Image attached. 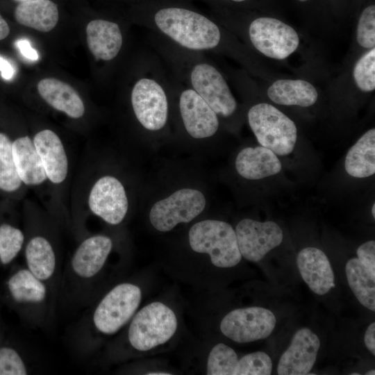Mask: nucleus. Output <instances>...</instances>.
I'll return each mask as SVG.
<instances>
[{
    "mask_svg": "<svg viewBox=\"0 0 375 375\" xmlns=\"http://www.w3.org/2000/svg\"><path fill=\"white\" fill-rule=\"evenodd\" d=\"M140 21L167 41L191 51H217L224 43L222 31L215 21L176 3L147 0Z\"/></svg>",
    "mask_w": 375,
    "mask_h": 375,
    "instance_id": "f257e3e1",
    "label": "nucleus"
},
{
    "mask_svg": "<svg viewBox=\"0 0 375 375\" xmlns=\"http://www.w3.org/2000/svg\"><path fill=\"white\" fill-rule=\"evenodd\" d=\"M159 49L175 76L194 90L218 115L228 117L238 103L219 69L202 53L191 51L162 40Z\"/></svg>",
    "mask_w": 375,
    "mask_h": 375,
    "instance_id": "f03ea898",
    "label": "nucleus"
},
{
    "mask_svg": "<svg viewBox=\"0 0 375 375\" xmlns=\"http://www.w3.org/2000/svg\"><path fill=\"white\" fill-rule=\"evenodd\" d=\"M189 242L194 251L208 254L218 267H234L242 258L235 231L223 221L207 219L196 223L189 231Z\"/></svg>",
    "mask_w": 375,
    "mask_h": 375,
    "instance_id": "7ed1b4c3",
    "label": "nucleus"
},
{
    "mask_svg": "<svg viewBox=\"0 0 375 375\" xmlns=\"http://www.w3.org/2000/svg\"><path fill=\"white\" fill-rule=\"evenodd\" d=\"M169 87L160 74L152 69H147V73L134 83L131 93L132 108L145 129L158 131L165 126L169 113Z\"/></svg>",
    "mask_w": 375,
    "mask_h": 375,
    "instance_id": "20e7f679",
    "label": "nucleus"
},
{
    "mask_svg": "<svg viewBox=\"0 0 375 375\" xmlns=\"http://www.w3.org/2000/svg\"><path fill=\"white\" fill-rule=\"evenodd\" d=\"M249 124L258 142L276 155L292 152L297 138L294 122L274 106L260 103L248 111Z\"/></svg>",
    "mask_w": 375,
    "mask_h": 375,
    "instance_id": "39448f33",
    "label": "nucleus"
},
{
    "mask_svg": "<svg viewBox=\"0 0 375 375\" xmlns=\"http://www.w3.org/2000/svg\"><path fill=\"white\" fill-rule=\"evenodd\" d=\"M177 329L174 311L159 301L143 307L133 317L128 328L131 345L141 351L151 350L169 340Z\"/></svg>",
    "mask_w": 375,
    "mask_h": 375,
    "instance_id": "423d86ee",
    "label": "nucleus"
},
{
    "mask_svg": "<svg viewBox=\"0 0 375 375\" xmlns=\"http://www.w3.org/2000/svg\"><path fill=\"white\" fill-rule=\"evenodd\" d=\"M142 298L140 288L132 283H121L113 288L95 309L93 322L104 334H113L133 317Z\"/></svg>",
    "mask_w": 375,
    "mask_h": 375,
    "instance_id": "0eeeda50",
    "label": "nucleus"
},
{
    "mask_svg": "<svg viewBox=\"0 0 375 375\" xmlns=\"http://www.w3.org/2000/svg\"><path fill=\"white\" fill-rule=\"evenodd\" d=\"M205 206L206 199L201 192L183 188L156 202L151 208L149 220L156 230L167 232L180 223L191 222Z\"/></svg>",
    "mask_w": 375,
    "mask_h": 375,
    "instance_id": "6e6552de",
    "label": "nucleus"
},
{
    "mask_svg": "<svg viewBox=\"0 0 375 375\" xmlns=\"http://www.w3.org/2000/svg\"><path fill=\"white\" fill-rule=\"evenodd\" d=\"M248 36L256 50L269 58L278 60L288 57L299 44L296 31L273 17L254 19L249 25Z\"/></svg>",
    "mask_w": 375,
    "mask_h": 375,
    "instance_id": "1a4fd4ad",
    "label": "nucleus"
},
{
    "mask_svg": "<svg viewBox=\"0 0 375 375\" xmlns=\"http://www.w3.org/2000/svg\"><path fill=\"white\" fill-rule=\"evenodd\" d=\"M276 322L274 313L262 307L238 308L229 312L220 323L222 333L238 343H248L269 337Z\"/></svg>",
    "mask_w": 375,
    "mask_h": 375,
    "instance_id": "9d476101",
    "label": "nucleus"
},
{
    "mask_svg": "<svg viewBox=\"0 0 375 375\" xmlns=\"http://www.w3.org/2000/svg\"><path fill=\"white\" fill-rule=\"evenodd\" d=\"M235 231L242 256L255 262L280 245L283 239L281 228L272 221L244 219L237 224Z\"/></svg>",
    "mask_w": 375,
    "mask_h": 375,
    "instance_id": "9b49d317",
    "label": "nucleus"
},
{
    "mask_svg": "<svg viewBox=\"0 0 375 375\" xmlns=\"http://www.w3.org/2000/svg\"><path fill=\"white\" fill-rule=\"evenodd\" d=\"M181 87L178 107L187 133L197 139L215 135L219 128L217 115L194 90L186 85Z\"/></svg>",
    "mask_w": 375,
    "mask_h": 375,
    "instance_id": "f8f14e48",
    "label": "nucleus"
},
{
    "mask_svg": "<svg viewBox=\"0 0 375 375\" xmlns=\"http://www.w3.org/2000/svg\"><path fill=\"white\" fill-rule=\"evenodd\" d=\"M88 203L94 214L112 225L119 224L128 210L124 188L118 179L110 176L101 177L95 183Z\"/></svg>",
    "mask_w": 375,
    "mask_h": 375,
    "instance_id": "ddd939ff",
    "label": "nucleus"
},
{
    "mask_svg": "<svg viewBox=\"0 0 375 375\" xmlns=\"http://www.w3.org/2000/svg\"><path fill=\"white\" fill-rule=\"evenodd\" d=\"M319 347V338L310 328L298 330L279 359L278 374H308L316 361Z\"/></svg>",
    "mask_w": 375,
    "mask_h": 375,
    "instance_id": "4468645a",
    "label": "nucleus"
},
{
    "mask_svg": "<svg viewBox=\"0 0 375 375\" xmlns=\"http://www.w3.org/2000/svg\"><path fill=\"white\" fill-rule=\"evenodd\" d=\"M297 264L300 274L315 294H326L334 287V274L326 254L319 249L306 247L299 253Z\"/></svg>",
    "mask_w": 375,
    "mask_h": 375,
    "instance_id": "2eb2a0df",
    "label": "nucleus"
},
{
    "mask_svg": "<svg viewBox=\"0 0 375 375\" xmlns=\"http://www.w3.org/2000/svg\"><path fill=\"white\" fill-rule=\"evenodd\" d=\"M88 48L97 60L110 61L119 53L123 35L118 24L98 19L90 22L86 27Z\"/></svg>",
    "mask_w": 375,
    "mask_h": 375,
    "instance_id": "dca6fc26",
    "label": "nucleus"
},
{
    "mask_svg": "<svg viewBox=\"0 0 375 375\" xmlns=\"http://www.w3.org/2000/svg\"><path fill=\"white\" fill-rule=\"evenodd\" d=\"M33 144L47 177L53 183H62L67 174L68 160L59 137L51 130H43L35 135Z\"/></svg>",
    "mask_w": 375,
    "mask_h": 375,
    "instance_id": "f3484780",
    "label": "nucleus"
},
{
    "mask_svg": "<svg viewBox=\"0 0 375 375\" xmlns=\"http://www.w3.org/2000/svg\"><path fill=\"white\" fill-rule=\"evenodd\" d=\"M112 247L111 239L105 235H94L85 240L73 256L74 272L83 278L94 276L103 267Z\"/></svg>",
    "mask_w": 375,
    "mask_h": 375,
    "instance_id": "a211bd4d",
    "label": "nucleus"
},
{
    "mask_svg": "<svg viewBox=\"0 0 375 375\" xmlns=\"http://www.w3.org/2000/svg\"><path fill=\"white\" fill-rule=\"evenodd\" d=\"M238 173L249 180H258L279 173L282 165L276 154L262 146L242 149L235 160Z\"/></svg>",
    "mask_w": 375,
    "mask_h": 375,
    "instance_id": "6ab92c4d",
    "label": "nucleus"
},
{
    "mask_svg": "<svg viewBox=\"0 0 375 375\" xmlns=\"http://www.w3.org/2000/svg\"><path fill=\"white\" fill-rule=\"evenodd\" d=\"M42 98L53 108L72 118L85 112L83 102L77 92L67 83L53 78L42 79L38 84Z\"/></svg>",
    "mask_w": 375,
    "mask_h": 375,
    "instance_id": "aec40b11",
    "label": "nucleus"
},
{
    "mask_svg": "<svg viewBox=\"0 0 375 375\" xmlns=\"http://www.w3.org/2000/svg\"><path fill=\"white\" fill-rule=\"evenodd\" d=\"M12 156L17 174L26 185H38L47 177L40 157L33 142L28 136L12 142Z\"/></svg>",
    "mask_w": 375,
    "mask_h": 375,
    "instance_id": "412c9836",
    "label": "nucleus"
},
{
    "mask_svg": "<svg viewBox=\"0 0 375 375\" xmlns=\"http://www.w3.org/2000/svg\"><path fill=\"white\" fill-rule=\"evenodd\" d=\"M267 96L275 103L308 107L316 103L315 88L304 80H277L267 90Z\"/></svg>",
    "mask_w": 375,
    "mask_h": 375,
    "instance_id": "4be33fe9",
    "label": "nucleus"
},
{
    "mask_svg": "<svg viewBox=\"0 0 375 375\" xmlns=\"http://www.w3.org/2000/svg\"><path fill=\"white\" fill-rule=\"evenodd\" d=\"M57 5L50 0L19 3L15 10L16 21L42 32L51 31L58 21Z\"/></svg>",
    "mask_w": 375,
    "mask_h": 375,
    "instance_id": "5701e85b",
    "label": "nucleus"
},
{
    "mask_svg": "<svg viewBox=\"0 0 375 375\" xmlns=\"http://www.w3.org/2000/svg\"><path fill=\"white\" fill-rule=\"evenodd\" d=\"M346 172L356 178L375 173V129L365 132L349 149L344 160Z\"/></svg>",
    "mask_w": 375,
    "mask_h": 375,
    "instance_id": "b1692460",
    "label": "nucleus"
},
{
    "mask_svg": "<svg viewBox=\"0 0 375 375\" xmlns=\"http://www.w3.org/2000/svg\"><path fill=\"white\" fill-rule=\"evenodd\" d=\"M349 285L359 302L372 311L375 310V274L357 258L349 260L345 266Z\"/></svg>",
    "mask_w": 375,
    "mask_h": 375,
    "instance_id": "393cba45",
    "label": "nucleus"
},
{
    "mask_svg": "<svg viewBox=\"0 0 375 375\" xmlns=\"http://www.w3.org/2000/svg\"><path fill=\"white\" fill-rule=\"evenodd\" d=\"M28 269L41 281L49 278L56 268V256L49 242L43 237L32 238L26 248Z\"/></svg>",
    "mask_w": 375,
    "mask_h": 375,
    "instance_id": "a878e982",
    "label": "nucleus"
},
{
    "mask_svg": "<svg viewBox=\"0 0 375 375\" xmlns=\"http://www.w3.org/2000/svg\"><path fill=\"white\" fill-rule=\"evenodd\" d=\"M8 285L18 302L40 303L46 297L45 285L29 269L18 271L10 278Z\"/></svg>",
    "mask_w": 375,
    "mask_h": 375,
    "instance_id": "bb28decb",
    "label": "nucleus"
},
{
    "mask_svg": "<svg viewBox=\"0 0 375 375\" xmlns=\"http://www.w3.org/2000/svg\"><path fill=\"white\" fill-rule=\"evenodd\" d=\"M22 182L13 159L12 142L6 134L0 133V190L15 191Z\"/></svg>",
    "mask_w": 375,
    "mask_h": 375,
    "instance_id": "cd10ccee",
    "label": "nucleus"
},
{
    "mask_svg": "<svg viewBox=\"0 0 375 375\" xmlns=\"http://www.w3.org/2000/svg\"><path fill=\"white\" fill-rule=\"evenodd\" d=\"M235 351L224 343H219L211 349L207 362L208 375H233L238 362Z\"/></svg>",
    "mask_w": 375,
    "mask_h": 375,
    "instance_id": "c85d7f7f",
    "label": "nucleus"
},
{
    "mask_svg": "<svg viewBox=\"0 0 375 375\" xmlns=\"http://www.w3.org/2000/svg\"><path fill=\"white\" fill-rule=\"evenodd\" d=\"M22 232L9 224L0 226V260L3 264L11 262L21 250L24 243Z\"/></svg>",
    "mask_w": 375,
    "mask_h": 375,
    "instance_id": "c756f323",
    "label": "nucleus"
},
{
    "mask_svg": "<svg viewBox=\"0 0 375 375\" xmlns=\"http://www.w3.org/2000/svg\"><path fill=\"white\" fill-rule=\"evenodd\" d=\"M353 76L358 88L364 92L375 89V49L363 54L355 65Z\"/></svg>",
    "mask_w": 375,
    "mask_h": 375,
    "instance_id": "7c9ffc66",
    "label": "nucleus"
},
{
    "mask_svg": "<svg viewBox=\"0 0 375 375\" xmlns=\"http://www.w3.org/2000/svg\"><path fill=\"white\" fill-rule=\"evenodd\" d=\"M272 361L262 351H256L242 356L238 360L233 375H269Z\"/></svg>",
    "mask_w": 375,
    "mask_h": 375,
    "instance_id": "2f4dec72",
    "label": "nucleus"
},
{
    "mask_svg": "<svg viewBox=\"0 0 375 375\" xmlns=\"http://www.w3.org/2000/svg\"><path fill=\"white\" fill-rule=\"evenodd\" d=\"M357 41L367 49L375 46V6L370 5L362 12L357 26Z\"/></svg>",
    "mask_w": 375,
    "mask_h": 375,
    "instance_id": "473e14b6",
    "label": "nucleus"
},
{
    "mask_svg": "<svg viewBox=\"0 0 375 375\" xmlns=\"http://www.w3.org/2000/svg\"><path fill=\"white\" fill-rule=\"evenodd\" d=\"M27 370L18 353L11 348L0 349V375H25Z\"/></svg>",
    "mask_w": 375,
    "mask_h": 375,
    "instance_id": "72a5a7b5",
    "label": "nucleus"
},
{
    "mask_svg": "<svg viewBox=\"0 0 375 375\" xmlns=\"http://www.w3.org/2000/svg\"><path fill=\"white\" fill-rule=\"evenodd\" d=\"M356 253L360 262L375 274V242L370 240L363 243L358 248Z\"/></svg>",
    "mask_w": 375,
    "mask_h": 375,
    "instance_id": "f704fd0d",
    "label": "nucleus"
},
{
    "mask_svg": "<svg viewBox=\"0 0 375 375\" xmlns=\"http://www.w3.org/2000/svg\"><path fill=\"white\" fill-rule=\"evenodd\" d=\"M16 46L19 50L22 55L26 58L35 61L38 60V53L35 49H34L29 41L26 39H20L17 41Z\"/></svg>",
    "mask_w": 375,
    "mask_h": 375,
    "instance_id": "c9c22d12",
    "label": "nucleus"
},
{
    "mask_svg": "<svg viewBox=\"0 0 375 375\" xmlns=\"http://www.w3.org/2000/svg\"><path fill=\"white\" fill-rule=\"evenodd\" d=\"M365 344L367 349L375 355V323L372 322L367 327L364 337Z\"/></svg>",
    "mask_w": 375,
    "mask_h": 375,
    "instance_id": "e433bc0d",
    "label": "nucleus"
},
{
    "mask_svg": "<svg viewBox=\"0 0 375 375\" xmlns=\"http://www.w3.org/2000/svg\"><path fill=\"white\" fill-rule=\"evenodd\" d=\"M0 72L3 78L10 80L15 74L12 64L3 57L0 56Z\"/></svg>",
    "mask_w": 375,
    "mask_h": 375,
    "instance_id": "4c0bfd02",
    "label": "nucleus"
},
{
    "mask_svg": "<svg viewBox=\"0 0 375 375\" xmlns=\"http://www.w3.org/2000/svg\"><path fill=\"white\" fill-rule=\"evenodd\" d=\"M10 33V28L6 21L0 15V40L6 38Z\"/></svg>",
    "mask_w": 375,
    "mask_h": 375,
    "instance_id": "58836bf2",
    "label": "nucleus"
},
{
    "mask_svg": "<svg viewBox=\"0 0 375 375\" xmlns=\"http://www.w3.org/2000/svg\"><path fill=\"white\" fill-rule=\"evenodd\" d=\"M147 374H149V375H169L170 373L158 372L147 373Z\"/></svg>",
    "mask_w": 375,
    "mask_h": 375,
    "instance_id": "ea45409f",
    "label": "nucleus"
},
{
    "mask_svg": "<svg viewBox=\"0 0 375 375\" xmlns=\"http://www.w3.org/2000/svg\"><path fill=\"white\" fill-rule=\"evenodd\" d=\"M372 214L373 215V217L375 218V203H374L373 206H372Z\"/></svg>",
    "mask_w": 375,
    "mask_h": 375,
    "instance_id": "a19ab883",
    "label": "nucleus"
},
{
    "mask_svg": "<svg viewBox=\"0 0 375 375\" xmlns=\"http://www.w3.org/2000/svg\"><path fill=\"white\" fill-rule=\"evenodd\" d=\"M365 374L366 375H374L375 374V371H374V369L369 370L367 372H366Z\"/></svg>",
    "mask_w": 375,
    "mask_h": 375,
    "instance_id": "79ce46f5",
    "label": "nucleus"
},
{
    "mask_svg": "<svg viewBox=\"0 0 375 375\" xmlns=\"http://www.w3.org/2000/svg\"><path fill=\"white\" fill-rule=\"evenodd\" d=\"M15 1L19 3H23V2H29V1H36V0H15Z\"/></svg>",
    "mask_w": 375,
    "mask_h": 375,
    "instance_id": "37998d69",
    "label": "nucleus"
},
{
    "mask_svg": "<svg viewBox=\"0 0 375 375\" xmlns=\"http://www.w3.org/2000/svg\"><path fill=\"white\" fill-rule=\"evenodd\" d=\"M230 1H234V2H243V1H245L247 0H230Z\"/></svg>",
    "mask_w": 375,
    "mask_h": 375,
    "instance_id": "c03bdc74",
    "label": "nucleus"
},
{
    "mask_svg": "<svg viewBox=\"0 0 375 375\" xmlns=\"http://www.w3.org/2000/svg\"><path fill=\"white\" fill-rule=\"evenodd\" d=\"M351 374V375H359L360 374H358V373H352V374Z\"/></svg>",
    "mask_w": 375,
    "mask_h": 375,
    "instance_id": "a18cd8bd",
    "label": "nucleus"
},
{
    "mask_svg": "<svg viewBox=\"0 0 375 375\" xmlns=\"http://www.w3.org/2000/svg\"><path fill=\"white\" fill-rule=\"evenodd\" d=\"M299 1H301V2H304V1H309V0H299Z\"/></svg>",
    "mask_w": 375,
    "mask_h": 375,
    "instance_id": "49530a36",
    "label": "nucleus"
}]
</instances>
